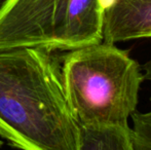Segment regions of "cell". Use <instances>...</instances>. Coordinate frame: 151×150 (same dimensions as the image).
<instances>
[{"mask_svg": "<svg viewBox=\"0 0 151 150\" xmlns=\"http://www.w3.org/2000/svg\"><path fill=\"white\" fill-rule=\"evenodd\" d=\"M78 132L50 52L0 50V136L21 150H76Z\"/></svg>", "mask_w": 151, "mask_h": 150, "instance_id": "obj_1", "label": "cell"}, {"mask_svg": "<svg viewBox=\"0 0 151 150\" xmlns=\"http://www.w3.org/2000/svg\"><path fill=\"white\" fill-rule=\"evenodd\" d=\"M61 72L79 126H129L144 78L141 66L127 50L105 41L69 50Z\"/></svg>", "mask_w": 151, "mask_h": 150, "instance_id": "obj_2", "label": "cell"}, {"mask_svg": "<svg viewBox=\"0 0 151 150\" xmlns=\"http://www.w3.org/2000/svg\"><path fill=\"white\" fill-rule=\"evenodd\" d=\"M102 0H5L0 6V50L69 52L103 41Z\"/></svg>", "mask_w": 151, "mask_h": 150, "instance_id": "obj_3", "label": "cell"}, {"mask_svg": "<svg viewBox=\"0 0 151 150\" xmlns=\"http://www.w3.org/2000/svg\"><path fill=\"white\" fill-rule=\"evenodd\" d=\"M151 38V0H113L104 12L103 41Z\"/></svg>", "mask_w": 151, "mask_h": 150, "instance_id": "obj_4", "label": "cell"}, {"mask_svg": "<svg viewBox=\"0 0 151 150\" xmlns=\"http://www.w3.org/2000/svg\"><path fill=\"white\" fill-rule=\"evenodd\" d=\"M76 150H135L132 128L129 126H79Z\"/></svg>", "mask_w": 151, "mask_h": 150, "instance_id": "obj_5", "label": "cell"}, {"mask_svg": "<svg viewBox=\"0 0 151 150\" xmlns=\"http://www.w3.org/2000/svg\"><path fill=\"white\" fill-rule=\"evenodd\" d=\"M151 101V97H150ZM132 138L135 150H151V110L133 113Z\"/></svg>", "mask_w": 151, "mask_h": 150, "instance_id": "obj_6", "label": "cell"}, {"mask_svg": "<svg viewBox=\"0 0 151 150\" xmlns=\"http://www.w3.org/2000/svg\"><path fill=\"white\" fill-rule=\"evenodd\" d=\"M143 69V78L144 80L151 82V58L142 67Z\"/></svg>", "mask_w": 151, "mask_h": 150, "instance_id": "obj_7", "label": "cell"}, {"mask_svg": "<svg viewBox=\"0 0 151 150\" xmlns=\"http://www.w3.org/2000/svg\"><path fill=\"white\" fill-rule=\"evenodd\" d=\"M3 146V140L1 139V136H0V147Z\"/></svg>", "mask_w": 151, "mask_h": 150, "instance_id": "obj_8", "label": "cell"}]
</instances>
